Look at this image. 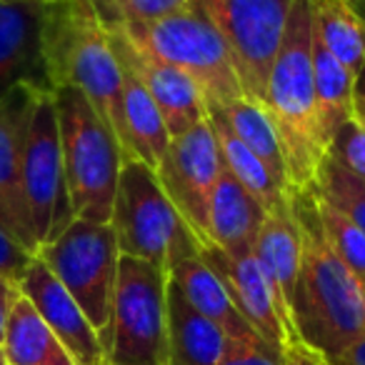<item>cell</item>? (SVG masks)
Masks as SVG:
<instances>
[{"mask_svg":"<svg viewBox=\"0 0 365 365\" xmlns=\"http://www.w3.org/2000/svg\"><path fill=\"white\" fill-rule=\"evenodd\" d=\"M38 258L81 305L103 343L120 263V248L110 223L73 218L56 240L38 250Z\"/></svg>","mask_w":365,"mask_h":365,"instance_id":"cell-8","label":"cell"},{"mask_svg":"<svg viewBox=\"0 0 365 365\" xmlns=\"http://www.w3.org/2000/svg\"><path fill=\"white\" fill-rule=\"evenodd\" d=\"M108 38H110L115 56L140 78L145 91L150 93L153 103L158 106L163 120H165L170 138L182 135V133L193 130L195 125L205 123L208 108H205L198 86L185 73L178 71L170 63L160 61L138 43H133L118 28H108Z\"/></svg>","mask_w":365,"mask_h":365,"instance_id":"cell-13","label":"cell"},{"mask_svg":"<svg viewBox=\"0 0 365 365\" xmlns=\"http://www.w3.org/2000/svg\"><path fill=\"white\" fill-rule=\"evenodd\" d=\"M21 295V288L8 280L0 278V345H3V333H6V318H8V310H11L13 300Z\"/></svg>","mask_w":365,"mask_h":365,"instance_id":"cell-34","label":"cell"},{"mask_svg":"<svg viewBox=\"0 0 365 365\" xmlns=\"http://www.w3.org/2000/svg\"><path fill=\"white\" fill-rule=\"evenodd\" d=\"M313 33L330 53L360 76L365 66V21L353 11L348 0H310Z\"/></svg>","mask_w":365,"mask_h":365,"instance_id":"cell-25","label":"cell"},{"mask_svg":"<svg viewBox=\"0 0 365 365\" xmlns=\"http://www.w3.org/2000/svg\"><path fill=\"white\" fill-rule=\"evenodd\" d=\"M288 203L300 230V268L290 298L295 340L325 360L365 335V290L353 270L330 250L318 223L313 188H288Z\"/></svg>","mask_w":365,"mask_h":365,"instance_id":"cell-1","label":"cell"},{"mask_svg":"<svg viewBox=\"0 0 365 365\" xmlns=\"http://www.w3.org/2000/svg\"><path fill=\"white\" fill-rule=\"evenodd\" d=\"M200 255L218 275L228 298L233 300L235 310L248 320L250 328L273 348H288L293 338L280 318V310L258 263H255V255H230L215 245H203Z\"/></svg>","mask_w":365,"mask_h":365,"instance_id":"cell-16","label":"cell"},{"mask_svg":"<svg viewBox=\"0 0 365 365\" xmlns=\"http://www.w3.org/2000/svg\"><path fill=\"white\" fill-rule=\"evenodd\" d=\"M313 190L325 203H330L345 218H350L365 230V178L355 175L325 155L315 173Z\"/></svg>","mask_w":365,"mask_h":365,"instance_id":"cell-27","label":"cell"},{"mask_svg":"<svg viewBox=\"0 0 365 365\" xmlns=\"http://www.w3.org/2000/svg\"><path fill=\"white\" fill-rule=\"evenodd\" d=\"M41 93L33 86H18L0 101V228L33 255L38 240L23 193V143Z\"/></svg>","mask_w":365,"mask_h":365,"instance_id":"cell-12","label":"cell"},{"mask_svg":"<svg viewBox=\"0 0 365 365\" xmlns=\"http://www.w3.org/2000/svg\"><path fill=\"white\" fill-rule=\"evenodd\" d=\"M106 28L148 23L180 8L188 0H91Z\"/></svg>","mask_w":365,"mask_h":365,"instance_id":"cell-29","label":"cell"},{"mask_svg":"<svg viewBox=\"0 0 365 365\" xmlns=\"http://www.w3.org/2000/svg\"><path fill=\"white\" fill-rule=\"evenodd\" d=\"M18 288L41 313L48 328L56 333V338L71 353L76 365H106L101 335L96 333L81 305L73 300V295L63 288L61 280L51 273V268L38 255L31 260Z\"/></svg>","mask_w":365,"mask_h":365,"instance_id":"cell-15","label":"cell"},{"mask_svg":"<svg viewBox=\"0 0 365 365\" xmlns=\"http://www.w3.org/2000/svg\"><path fill=\"white\" fill-rule=\"evenodd\" d=\"M328 158H333L338 165L348 168L350 173L365 178V123L360 118L350 115L338 125L328 145Z\"/></svg>","mask_w":365,"mask_h":365,"instance_id":"cell-30","label":"cell"},{"mask_svg":"<svg viewBox=\"0 0 365 365\" xmlns=\"http://www.w3.org/2000/svg\"><path fill=\"white\" fill-rule=\"evenodd\" d=\"M48 3L51 0H0V101L18 86L53 93L43 53Z\"/></svg>","mask_w":365,"mask_h":365,"instance_id":"cell-14","label":"cell"},{"mask_svg":"<svg viewBox=\"0 0 365 365\" xmlns=\"http://www.w3.org/2000/svg\"><path fill=\"white\" fill-rule=\"evenodd\" d=\"M0 365H8V360H6V353H3V345H0Z\"/></svg>","mask_w":365,"mask_h":365,"instance_id":"cell-38","label":"cell"},{"mask_svg":"<svg viewBox=\"0 0 365 365\" xmlns=\"http://www.w3.org/2000/svg\"><path fill=\"white\" fill-rule=\"evenodd\" d=\"M325 365H330V363H325Z\"/></svg>","mask_w":365,"mask_h":365,"instance_id":"cell-41","label":"cell"},{"mask_svg":"<svg viewBox=\"0 0 365 365\" xmlns=\"http://www.w3.org/2000/svg\"><path fill=\"white\" fill-rule=\"evenodd\" d=\"M268 210L223 168L208 213V245L230 255H250Z\"/></svg>","mask_w":365,"mask_h":365,"instance_id":"cell-18","label":"cell"},{"mask_svg":"<svg viewBox=\"0 0 365 365\" xmlns=\"http://www.w3.org/2000/svg\"><path fill=\"white\" fill-rule=\"evenodd\" d=\"M208 125L213 128L215 143H218V153L223 168L235 178V180L248 190L253 198L260 200L265 210H273L278 205H283L288 200V190H283L278 182L270 178V173L263 168V163L248 150V145H243L238 135L233 133V128L228 125L223 110L215 106H208Z\"/></svg>","mask_w":365,"mask_h":365,"instance_id":"cell-24","label":"cell"},{"mask_svg":"<svg viewBox=\"0 0 365 365\" xmlns=\"http://www.w3.org/2000/svg\"><path fill=\"white\" fill-rule=\"evenodd\" d=\"M110 228L120 255L170 270L175 260L200 250L195 235L168 200L155 170L143 160H125L118 175Z\"/></svg>","mask_w":365,"mask_h":365,"instance_id":"cell-6","label":"cell"},{"mask_svg":"<svg viewBox=\"0 0 365 365\" xmlns=\"http://www.w3.org/2000/svg\"><path fill=\"white\" fill-rule=\"evenodd\" d=\"M220 110H223L225 120L233 128L235 135L243 140V145H248V150L263 163V168L270 173V178L283 190H288V170H285L283 150H280L278 135H275L263 108L243 98V101L230 103V106L220 108Z\"/></svg>","mask_w":365,"mask_h":365,"instance_id":"cell-26","label":"cell"},{"mask_svg":"<svg viewBox=\"0 0 365 365\" xmlns=\"http://www.w3.org/2000/svg\"><path fill=\"white\" fill-rule=\"evenodd\" d=\"M348 3L353 6V11L358 13V16L365 21V0H348Z\"/></svg>","mask_w":365,"mask_h":365,"instance_id":"cell-37","label":"cell"},{"mask_svg":"<svg viewBox=\"0 0 365 365\" xmlns=\"http://www.w3.org/2000/svg\"><path fill=\"white\" fill-rule=\"evenodd\" d=\"M168 278L180 290L182 298L188 300L200 315L220 325L228 338H243L248 333H255L248 325V320L235 310L233 300L228 298L213 268L203 260L200 250L175 260L168 270Z\"/></svg>","mask_w":365,"mask_h":365,"instance_id":"cell-20","label":"cell"},{"mask_svg":"<svg viewBox=\"0 0 365 365\" xmlns=\"http://www.w3.org/2000/svg\"><path fill=\"white\" fill-rule=\"evenodd\" d=\"M353 115L365 123V76H358L355 83V101H353Z\"/></svg>","mask_w":365,"mask_h":365,"instance_id":"cell-36","label":"cell"},{"mask_svg":"<svg viewBox=\"0 0 365 365\" xmlns=\"http://www.w3.org/2000/svg\"><path fill=\"white\" fill-rule=\"evenodd\" d=\"M3 353L8 365H76L71 353L23 293L8 310Z\"/></svg>","mask_w":365,"mask_h":365,"instance_id":"cell-22","label":"cell"},{"mask_svg":"<svg viewBox=\"0 0 365 365\" xmlns=\"http://www.w3.org/2000/svg\"><path fill=\"white\" fill-rule=\"evenodd\" d=\"M120 68H123L120 113H123V128H125L128 160H143L145 165H150L155 170L168 143H170V133H168L165 120H163L158 106L153 103L150 93L140 83V78L123 61Z\"/></svg>","mask_w":365,"mask_h":365,"instance_id":"cell-21","label":"cell"},{"mask_svg":"<svg viewBox=\"0 0 365 365\" xmlns=\"http://www.w3.org/2000/svg\"><path fill=\"white\" fill-rule=\"evenodd\" d=\"M228 46L245 101L263 108L293 0H193Z\"/></svg>","mask_w":365,"mask_h":365,"instance_id":"cell-9","label":"cell"},{"mask_svg":"<svg viewBox=\"0 0 365 365\" xmlns=\"http://www.w3.org/2000/svg\"><path fill=\"white\" fill-rule=\"evenodd\" d=\"M228 335L220 325L200 315L168 278V363L220 365Z\"/></svg>","mask_w":365,"mask_h":365,"instance_id":"cell-19","label":"cell"},{"mask_svg":"<svg viewBox=\"0 0 365 365\" xmlns=\"http://www.w3.org/2000/svg\"><path fill=\"white\" fill-rule=\"evenodd\" d=\"M253 255L270 293H273L290 338L293 343H298L293 325H290V298H293L295 278H298L300 268V230L288 200L278 208L268 210L258 240H255Z\"/></svg>","mask_w":365,"mask_h":365,"instance_id":"cell-17","label":"cell"},{"mask_svg":"<svg viewBox=\"0 0 365 365\" xmlns=\"http://www.w3.org/2000/svg\"><path fill=\"white\" fill-rule=\"evenodd\" d=\"M280 365H325V360L305 348L303 343H290L283 350V363Z\"/></svg>","mask_w":365,"mask_h":365,"instance_id":"cell-33","label":"cell"},{"mask_svg":"<svg viewBox=\"0 0 365 365\" xmlns=\"http://www.w3.org/2000/svg\"><path fill=\"white\" fill-rule=\"evenodd\" d=\"M61 130L63 173L73 218L110 223L118 175L125 163L118 138L81 91H53Z\"/></svg>","mask_w":365,"mask_h":365,"instance_id":"cell-4","label":"cell"},{"mask_svg":"<svg viewBox=\"0 0 365 365\" xmlns=\"http://www.w3.org/2000/svg\"><path fill=\"white\" fill-rule=\"evenodd\" d=\"M363 290H365V283H363Z\"/></svg>","mask_w":365,"mask_h":365,"instance_id":"cell-40","label":"cell"},{"mask_svg":"<svg viewBox=\"0 0 365 365\" xmlns=\"http://www.w3.org/2000/svg\"><path fill=\"white\" fill-rule=\"evenodd\" d=\"M310 66H313V88H315V103H318L320 133H323L325 153H328L333 133L338 130L340 123L353 115L358 76L350 73L325 48V43L315 33L310 38Z\"/></svg>","mask_w":365,"mask_h":365,"instance_id":"cell-23","label":"cell"},{"mask_svg":"<svg viewBox=\"0 0 365 365\" xmlns=\"http://www.w3.org/2000/svg\"><path fill=\"white\" fill-rule=\"evenodd\" d=\"M360 76H365V66H363V71H360Z\"/></svg>","mask_w":365,"mask_h":365,"instance_id":"cell-39","label":"cell"},{"mask_svg":"<svg viewBox=\"0 0 365 365\" xmlns=\"http://www.w3.org/2000/svg\"><path fill=\"white\" fill-rule=\"evenodd\" d=\"M33 258H36V255L28 253L21 243H16L6 230L0 228V278L18 285L23 280V275H26Z\"/></svg>","mask_w":365,"mask_h":365,"instance_id":"cell-32","label":"cell"},{"mask_svg":"<svg viewBox=\"0 0 365 365\" xmlns=\"http://www.w3.org/2000/svg\"><path fill=\"white\" fill-rule=\"evenodd\" d=\"M283 350L265 343L258 333H248L243 338H228L220 365H280Z\"/></svg>","mask_w":365,"mask_h":365,"instance_id":"cell-31","label":"cell"},{"mask_svg":"<svg viewBox=\"0 0 365 365\" xmlns=\"http://www.w3.org/2000/svg\"><path fill=\"white\" fill-rule=\"evenodd\" d=\"M118 31L185 73L198 86L205 108H225L245 98L228 46L193 0L155 21L118 26Z\"/></svg>","mask_w":365,"mask_h":365,"instance_id":"cell-5","label":"cell"},{"mask_svg":"<svg viewBox=\"0 0 365 365\" xmlns=\"http://www.w3.org/2000/svg\"><path fill=\"white\" fill-rule=\"evenodd\" d=\"M313 188V185H310ZM315 195V210H318V223L323 230L325 243L330 245L335 255L353 270V275L365 283V230L355 225L350 218H345L340 210H335L330 203H325L318 193Z\"/></svg>","mask_w":365,"mask_h":365,"instance_id":"cell-28","label":"cell"},{"mask_svg":"<svg viewBox=\"0 0 365 365\" xmlns=\"http://www.w3.org/2000/svg\"><path fill=\"white\" fill-rule=\"evenodd\" d=\"M23 193L41 250L46 243L56 240L73 220L53 93L38 96L28 120L23 143Z\"/></svg>","mask_w":365,"mask_h":365,"instance_id":"cell-10","label":"cell"},{"mask_svg":"<svg viewBox=\"0 0 365 365\" xmlns=\"http://www.w3.org/2000/svg\"><path fill=\"white\" fill-rule=\"evenodd\" d=\"M310 38H313L310 0H293L283 43L270 68L263 98V110L283 150L288 188L313 185L320 160L325 158V140L320 133L313 88V66H310Z\"/></svg>","mask_w":365,"mask_h":365,"instance_id":"cell-3","label":"cell"},{"mask_svg":"<svg viewBox=\"0 0 365 365\" xmlns=\"http://www.w3.org/2000/svg\"><path fill=\"white\" fill-rule=\"evenodd\" d=\"M220 173H223V160H220L218 143H215L213 128L208 125V118L193 130L170 138L155 168V175L168 200L195 235L200 248L208 245L210 200H213Z\"/></svg>","mask_w":365,"mask_h":365,"instance_id":"cell-11","label":"cell"},{"mask_svg":"<svg viewBox=\"0 0 365 365\" xmlns=\"http://www.w3.org/2000/svg\"><path fill=\"white\" fill-rule=\"evenodd\" d=\"M103 350L106 365L168 363V270L120 255Z\"/></svg>","mask_w":365,"mask_h":365,"instance_id":"cell-7","label":"cell"},{"mask_svg":"<svg viewBox=\"0 0 365 365\" xmlns=\"http://www.w3.org/2000/svg\"><path fill=\"white\" fill-rule=\"evenodd\" d=\"M330 365H365V335L340 355L338 363H330Z\"/></svg>","mask_w":365,"mask_h":365,"instance_id":"cell-35","label":"cell"},{"mask_svg":"<svg viewBox=\"0 0 365 365\" xmlns=\"http://www.w3.org/2000/svg\"><path fill=\"white\" fill-rule=\"evenodd\" d=\"M43 53L51 91L71 86L108 123L128 160L120 96L123 68L91 0H51L43 26Z\"/></svg>","mask_w":365,"mask_h":365,"instance_id":"cell-2","label":"cell"}]
</instances>
